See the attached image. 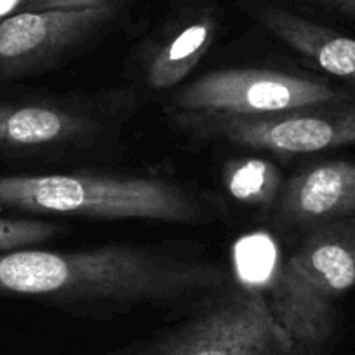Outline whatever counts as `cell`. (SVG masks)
<instances>
[{
	"instance_id": "1",
	"label": "cell",
	"mask_w": 355,
	"mask_h": 355,
	"mask_svg": "<svg viewBox=\"0 0 355 355\" xmlns=\"http://www.w3.org/2000/svg\"><path fill=\"white\" fill-rule=\"evenodd\" d=\"M213 259L146 244L94 245L77 251L0 252V298H28L77 313H124L207 296L230 284Z\"/></svg>"
},
{
	"instance_id": "2",
	"label": "cell",
	"mask_w": 355,
	"mask_h": 355,
	"mask_svg": "<svg viewBox=\"0 0 355 355\" xmlns=\"http://www.w3.org/2000/svg\"><path fill=\"white\" fill-rule=\"evenodd\" d=\"M0 207L85 220L207 221L209 204L180 183L153 176L100 173L0 176Z\"/></svg>"
},
{
	"instance_id": "3",
	"label": "cell",
	"mask_w": 355,
	"mask_h": 355,
	"mask_svg": "<svg viewBox=\"0 0 355 355\" xmlns=\"http://www.w3.org/2000/svg\"><path fill=\"white\" fill-rule=\"evenodd\" d=\"M354 288L355 216L300 232L266 293L291 355H326L336 338L338 300Z\"/></svg>"
},
{
	"instance_id": "4",
	"label": "cell",
	"mask_w": 355,
	"mask_h": 355,
	"mask_svg": "<svg viewBox=\"0 0 355 355\" xmlns=\"http://www.w3.org/2000/svg\"><path fill=\"white\" fill-rule=\"evenodd\" d=\"M131 355H291V348L272 317L266 293L230 282Z\"/></svg>"
},
{
	"instance_id": "5",
	"label": "cell",
	"mask_w": 355,
	"mask_h": 355,
	"mask_svg": "<svg viewBox=\"0 0 355 355\" xmlns=\"http://www.w3.org/2000/svg\"><path fill=\"white\" fill-rule=\"evenodd\" d=\"M135 0H30L0 21V82L42 73L110 32Z\"/></svg>"
},
{
	"instance_id": "6",
	"label": "cell",
	"mask_w": 355,
	"mask_h": 355,
	"mask_svg": "<svg viewBox=\"0 0 355 355\" xmlns=\"http://www.w3.org/2000/svg\"><path fill=\"white\" fill-rule=\"evenodd\" d=\"M187 135L251 150L305 155L355 145V100L261 115L171 112Z\"/></svg>"
},
{
	"instance_id": "7",
	"label": "cell",
	"mask_w": 355,
	"mask_h": 355,
	"mask_svg": "<svg viewBox=\"0 0 355 355\" xmlns=\"http://www.w3.org/2000/svg\"><path fill=\"white\" fill-rule=\"evenodd\" d=\"M329 82L259 68H228L202 75L173 94L169 112L261 115L348 100Z\"/></svg>"
},
{
	"instance_id": "8",
	"label": "cell",
	"mask_w": 355,
	"mask_h": 355,
	"mask_svg": "<svg viewBox=\"0 0 355 355\" xmlns=\"http://www.w3.org/2000/svg\"><path fill=\"white\" fill-rule=\"evenodd\" d=\"M112 122L110 107L94 98L0 101V153L87 145L107 135Z\"/></svg>"
},
{
	"instance_id": "9",
	"label": "cell",
	"mask_w": 355,
	"mask_h": 355,
	"mask_svg": "<svg viewBox=\"0 0 355 355\" xmlns=\"http://www.w3.org/2000/svg\"><path fill=\"white\" fill-rule=\"evenodd\" d=\"M350 216H355V160L303 167L284 182L274 204L275 225L298 234Z\"/></svg>"
},
{
	"instance_id": "10",
	"label": "cell",
	"mask_w": 355,
	"mask_h": 355,
	"mask_svg": "<svg viewBox=\"0 0 355 355\" xmlns=\"http://www.w3.org/2000/svg\"><path fill=\"white\" fill-rule=\"evenodd\" d=\"M220 21L218 8L207 2L178 12L146 54V84L157 91L182 84L213 46Z\"/></svg>"
},
{
	"instance_id": "11",
	"label": "cell",
	"mask_w": 355,
	"mask_h": 355,
	"mask_svg": "<svg viewBox=\"0 0 355 355\" xmlns=\"http://www.w3.org/2000/svg\"><path fill=\"white\" fill-rule=\"evenodd\" d=\"M272 35L333 77L355 85V39L279 6L263 4L251 11Z\"/></svg>"
},
{
	"instance_id": "12",
	"label": "cell",
	"mask_w": 355,
	"mask_h": 355,
	"mask_svg": "<svg viewBox=\"0 0 355 355\" xmlns=\"http://www.w3.org/2000/svg\"><path fill=\"white\" fill-rule=\"evenodd\" d=\"M223 183L237 202L251 207L274 206L284 185L277 166L259 157H241L227 162Z\"/></svg>"
},
{
	"instance_id": "13",
	"label": "cell",
	"mask_w": 355,
	"mask_h": 355,
	"mask_svg": "<svg viewBox=\"0 0 355 355\" xmlns=\"http://www.w3.org/2000/svg\"><path fill=\"white\" fill-rule=\"evenodd\" d=\"M63 234V225L54 221L39 220V218L0 216V252L37 248Z\"/></svg>"
},
{
	"instance_id": "14",
	"label": "cell",
	"mask_w": 355,
	"mask_h": 355,
	"mask_svg": "<svg viewBox=\"0 0 355 355\" xmlns=\"http://www.w3.org/2000/svg\"><path fill=\"white\" fill-rule=\"evenodd\" d=\"M28 2L30 0H0V21L21 12Z\"/></svg>"
},
{
	"instance_id": "15",
	"label": "cell",
	"mask_w": 355,
	"mask_h": 355,
	"mask_svg": "<svg viewBox=\"0 0 355 355\" xmlns=\"http://www.w3.org/2000/svg\"><path fill=\"white\" fill-rule=\"evenodd\" d=\"M291 2H300V0H291ZM324 2H333V4L338 6V8L343 9L348 2H352V0H324Z\"/></svg>"
},
{
	"instance_id": "16",
	"label": "cell",
	"mask_w": 355,
	"mask_h": 355,
	"mask_svg": "<svg viewBox=\"0 0 355 355\" xmlns=\"http://www.w3.org/2000/svg\"><path fill=\"white\" fill-rule=\"evenodd\" d=\"M343 11L348 12V15H354L355 16V0L348 2V4L343 8Z\"/></svg>"
}]
</instances>
